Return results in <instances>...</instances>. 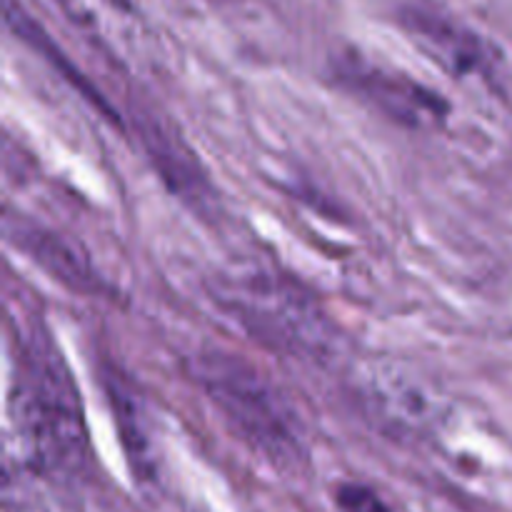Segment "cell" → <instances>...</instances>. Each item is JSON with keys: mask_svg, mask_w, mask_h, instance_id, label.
<instances>
[{"mask_svg": "<svg viewBox=\"0 0 512 512\" xmlns=\"http://www.w3.org/2000/svg\"><path fill=\"white\" fill-rule=\"evenodd\" d=\"M68 18L123 65L150 58V30L133 0H60Z\"/></svg>", "mask_w": 512, "mask_h": 512, "instance_id": "obj_5", "label": "cell"}, {"mask_svg": "<svg viewBox=\"0 0 512 512\" xmlns=\"http://www.w3.org/2000/svg\"><path fill=\"white\" fill-rule=\"evenodd\" d=\"M10 238L18 243V248H23L35 263L40 265L43 270L53 273L55 278L63 280L65 285L78 290H93L95 288V278L93 270L88 268L83 258H80L78 250L73 245L65 243L60 235L48 233L43 228H35V225L20 223L18 228L13 230Z\"/></svg>", "mask_w": 512, "mask_h": 512, "instance_id": "obj_8", "label": "cell"}, {"mask_svg": "<svg viewBox=\"0 0 512 512\" xmlns=\"http://www.w3.org/2000/svg\"><path fill=\"white\" fill-rule=\"evenodd\" d=\"M403 23L408 33L418 40L420 48L438 60L445 70L455 75H468L483 70L488 63V50L478 33L428 3H413L403 8Z\"/></svg>", "mask_w": 512, "mask_h": 512, "instance_id": "obj_6", "label": "cell"}, {"mask_svg": "<svg viewBox=\"0 0 512 512\" xmlns=\"http://www.w3.org/2000/svg\"><path fill=\"white\" fill-rule=\"evenodd\" d=\"M193 375L250 448L278 468L298 463L303 455L298 418L260 370L230 353H208L195 360Z\"/></svg>", "mask_w": 512, "mask_h": 512, "instance_id": "obj_2", "label": "cell"}, {"mask_svg": "<svg viewBox=\"0 0 512 512\" xmlns=\"http://www.w3.org/2000/svg\"><path fill=\"white\" fill-rule=\"evenodd\" d=\"M340 512H393L370 485L340 483L333 493Z\"/></svg>", "mask_w": 512, "mask_h": 512, "instance_id": "obj_9", "label": "cell"}, {"mask_svg": "<svg viewBox=\"0 0 512 512\" xmlns=\"http://www.w3.org/2000/svg\"><path fill=\"white\" fill-rule=\"evenodd\" d=\"M363 398L380 425L400 435H425L443 418L440 398L428 383L403 368H375L365 375Z\"/></svg>", "mask_w": 512, "mask_h": 512, "instance_id": "obj_4", "label": "cell"}, {"mask_svg": "<svg viewBox=\"0 0 512 512\" xmlns=\"http://www.w3.org/2000/svg\"><path fill=\"white\" fill-rule=\"evenodd\" d=\"M223 305L265 343L303 358H328L335 335L318 305L285 280L243 273L220 285Z\"/></svg>", "mask_w": 512, "mask_h": 512, "instance_id": "obj_3", "label": "cell"}, {"mask_svg": "<svg viewBox=\"0 0 512 512\" xmlns=\"http://www.w3.org/2000/svg\"><path fill=\"white\" fill-rule=\"evenodd\" d=\"M350 78L355 80L358 90H363L365 98L375 100L380 110L395 115L403 123L428 125L438 123L445 115V105L438 95L398 73H385L375 65H355Z\"/></svg>", "mask_w": 512, "mask_h": 512, "instance_id": "obj_7", "label": "cell"}, {"mask_svg": "<svg viewBox=\"0 0 512 512\" xmlns=\"http://www.w3.org/2000/svg\"><path fill=\"white\" fill-rule=\"evenodd\" d=\"M18 435L25 460L40 473L78 468L88 445L73 380L63 358L43 340H35L23 358Z\"/></svg>", "mask_w": 512, "mask_h": 512, "instance_id": "obj_1", "label": "cell"}]
</instances>
